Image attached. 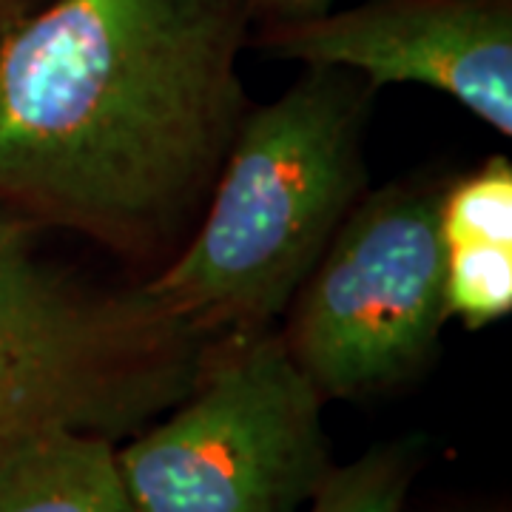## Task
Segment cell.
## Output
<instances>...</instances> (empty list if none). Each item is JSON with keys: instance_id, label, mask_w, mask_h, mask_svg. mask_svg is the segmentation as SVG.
<instances>
[{"instance_id": "cell-1", "label": "cell", "mask_w": 512, "mask_h": 512, "mask_svg": "<svg viewBox=\"0 0 512 512\" xmlns=\"http://www.w3.org/2000/svg\"><path fill=\"white\" fill-rule=\"evenodd\" d=\"M248 0H40L0 12V205L111 245L165 237L245 117Z\"/></svg>"}, {"instance_id": "cell-2", "label": "cell", "mask_w": 512, "mask_h": 512, "mask_svg": "<svg viewBox=\"0 0 512 512\" xmlns=\"http://www.w3.org/2000/svg\"><path fill=\"white\" fill-rule=\"evenodd\" d=\"M370 97L362 77L308 66L245 114L197 237L143 291L208 336L262 330L288 311L362 197Z\"/></svg>"}, {"instance_id": "cell-3", "label": "cell", "mask_w": 512, "mask_h": 512, "mask_svg": "<svg viewBox=\"0 0 512 512\" xmlns=\"http://www.w3.org/2000/svg\"><path fill=\"white\" fill-rule=\"evenodd\" d=\"M211 348L143 288L103 291L49 262L0 205V439L35 427L131 439L191 393Z\"/></svg>"}, {"instance_id": "cell-4", "label": "cell", "mask_w": 512, "mask_h": 512, "mask_svg": "<svg viewBox=\"0 0 512 512\" xmlns=\"http://www.w3.org/2000/svg\"><path fill=\"white\" fill-rule=\"evenodd\" d=\"M322 402L282 333H231L183 402L117 450L137 512H305L333 470Z\"/></svg>"}, {"instance_id": "cell-5", "label": "cell", "mask_w": 512, "mask_h": 512, "mask_svg": "<svg viewBox=\"0 0 512 512\" xmlns=\"http://www.w3.org/2000/svg\"><path fill=\"white\" fill-rule=\"evenodd\" d=\"M439 188L359 200L296 293L285 345L322 396L362 399L413 379L444 322Z\"/></svg>"}, {"instance_id": "cell-6", "label": "cell", "mask_w": 512, "mask_h": 512, "mask_svg": "<svg viewBox=\"0 0 512 512\" xmlns=\"http://www.w3.org/2000/svg\"><path fill=\"white\" fill-rule=\"evenodd\" d=\"M265 46L305 66L450 94L501 134L512 131L510 0H367L276 23Z\"/></svg>"}, {"instance_id": "cell-7", "label": "cell", "mask_w": 512, "mask_h": 512, "mask_svg": "<svg viewBox=\"0 0 512 512\" xmlns=\"http://www.w3.org/2000/svg\"><path fill=\"white\" fill-rule=\"evenodd\" d=\"M114 444L69 427L0 439V512H137Z\"/></svg>"}, {"instance_id": "cell-8", "label": "cell", "mask_w": 512, "mask_h": 512, "mask_svg": "<svg viewBox=\"0 0 512 512\" xmlns=\"http://www.w3.org/2000/svg\"><path fill=\"white\" fill-rule=\"evenodd\" d=\"M439 234L444 248H512V168L504 157L441 191Z\"/></svg>"}, {"instance_id": "cell-9", "label": "cell", "mask_w": 512, "mask_h": 512, "mask_svg": "<svg viewBox=\"0 0 512 512\" xmlns=\"http://www.w3.org/2000/svg\"><path fill=\"white\" fill-rule=\"evenodd\" d=\"M419 470V447L393 441L367 450L345 467H333L305 512H404Z\"/></svg>"}, {"instance_id": "cell-10", "label": "cell", "mask_w": 512, "mask_h": 512, "mask_svg": "<svg viewBox=\"0 0 512 512\" xmlns=\"http://www.w3.org/2000/svg\"><path fill=\"white\" fill-rule=\"evenodd\" d=\"M444 299L450 316L484 328L512 308V248H444Z\"/></svg>"}, {"instance_id": "cell-11", "label": "cell", "mask_w": 512, "mask_h": 512, "mask_svg": "<svg viewBox=\"0 0 512 512\" xmlns=\"http://www.w3.org/2000/svg\"><path fill=\"white\" fill-rule=\"evenodd\" d=\"M336 0H248V12H259L271 23H296L333 9Z\"/></svg>"}]
</instances>
